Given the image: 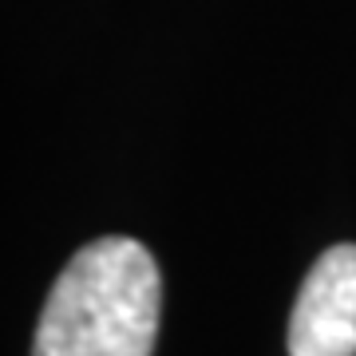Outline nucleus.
<instances>
[{
    "label": "nucleus",
    "mask_w": 356,
    "mask_h": 356,
    "mask_svg": "<svg viewBox=\"0 0 356 356\" xmlns=\"http://www.w3.org/2000/svg\"><path fill=\"white\" fill-rule=\"evenodd\" d=\"M163 277L151 250L111 234L79 250L56 277L32 356H151Z\"/></svg>",
    "instance_id": "f257e3e1"
},
{
    "label": "nucleus",
    "mask_w": 356,
    "mask_h": 356,
    "mask_svg": "<svg viewBox=\"0 0 356 356\" xmlns=\"http://www.w3.org/2000/svg\"><path fill=\"white\" fill-rule=\"evenodd\" d=\"M289 356H356V245H332L313 261L293 301Z\"/></svg>",
    "instance_id": "f03ea898"
}]
</instances>
